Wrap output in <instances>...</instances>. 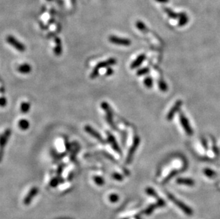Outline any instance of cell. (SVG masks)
<instances>
[{
    "label": "cell",
    "instance_id": "cell-1",
    "mask_svg": "<svg viewBox=\"0 0 220 219\" xmlns=\"http://www.w3.org/2000/svg\"><path fill=\"white\" fill-rule=\"evenodd\" d=\"M116 63H117V60L115 58H111L105 60H103V61L99 62V63L96 66V67L93 68V71H92L90 77H91V78H92V79H94V78H96L98 76H99V70L101 68H109L112 66L115 65Z\"/></svg>",
    "mask_w": 220,
    "mask_h": 219
},
{
    "label": "cell",
    "instance_id": "cell-2",
    "mask_svg": "<svg viewBox=\"0 0 220 219\" xmlns=\"http://www.w3.org/2000/svg\"><path fill=\"white\" fill-rule=\"evenodd\" d=\"M167 196H168V199H170V200L172 201L174 204H175L179 208L181 209L184 214L188 215V216H192V215L193 214V211H192V210L190 208V207H188L185 204V203H184L182 201H180L179 199L175 198V197H174V196L172 194V193L167 192Z\"/></svg>",
    "mask_w": 220,
    "mask_h": 219
},
{
    "label": "cell",
    "instance_id": "cell-3",
    "mask_svg": "<svg viewBox=\"0 0 220 219\" xmlns=\"http://www.w3.org/2000/svg\"><path fill=\"white\" fill-rule=\"evenodd\" d=\"M101 106L105 113V117H106L107 122L108 123V125L111 126V128L112 129H113V130H116V127H115V123L113 122V113L111 107H110L109 104L106 103V102H103V103H101Z\"/></svg>",
    "mask_w": 220,
    "mask_h": 219
},
{
    "label": "cell",
    "instance_id": "cell-4",
    "mask_svg": "<svg viewBox=\"0 0 220 219\" xmlns=\"http://www.w3.org/2000/svg\"><path fill=\"white\" fill-rule=\"evenodd\" d=\"M11 134V130L10 129H7L3 134L0 135V162L2 159L4 155V150L6 145H7L9 137Z\"/></svg>",
    "mask_w": 220,
    "mask_h": 219
},
{
    "label": "cell",
    "instance_id": "cell-5",
    "mask_svg": "<svg viewBox=\"0 0 220 219\" xmlns=\"http://www.w3.org/2000/svg\"><path fill=\"white\" fill-rule=\"evenodd\" d=\"M140 138H139V137H137V136L135 137L134 140H133V143L132 144V146H131V147L130 148L128 154H127V156L126 158L127 164H130L132 162V160H133V156H134L135 152L137 150V148L138 147L139 144H140Z\"/></svg>",
    "mask_w": 220,
    "mask_h": 219
},
{
    "label": "cell",
    "instance_id": "cell-6",
    "mask_svg": "<svg viewBox=\"0 0 220 219\" xmlns=\"http://www.w3.org/2000/svg\"><path fill=\"white\" fill-rule=\"evenodd\" d=\"M7 42L8 44L13 46L15 49L19 51V52H24L26 50V47L24 45L12 36H8L7 37Z\"/></svg>",
    "mask_w": 220,
    "mask_h": 219
},
{
    "label": "cell",
    "instance_id": "cell-7",
    "mask_svg": "<svg viewBox=\"0 0 220 219\" xmlns=\"http://www.w3.org/2000/svg\"><path fill=\"white\" fill-rule=\"evenodd\" d=\"M84 130H85L86 132H87L88 134H90V135L93 137L95 138L96 140H97L99 142H101V143L105 144V141L104 140V139L103 137H102V136L100 134V133L98 132V131H96L95 129L92 128L91 126H90V125H86V126L84 127Z\"/></svg>",
    "mask_w": 220,
    "mask_h": 219
},
{
    "label": "cell",
    "instance_id": "cell-8",
    "mask_svg": "<svg viewBox=\"0 0 220 219\" xmlns=\"http://www.w3.org/2000/svg\"><path fill=\"white\" fill-rule=\"evenodd\" d=\"M180 123L182 125V128L185 131L186 134L189 136H192L193 134V130L190 126L189 120H187V118L184 116V115L183 113H180Z\"/></svg>",
    "mask_w": 220,
    "mask_h": 219
},
{
    "label": "cell",
    "instance_id": "cell-9",
    "mask_svg": "<svg viewBox=\"0 0 220 219\" xmlns=\"http://www.w3.org/2000/svg\"><path fill=\"white\" fill-rule=\"evenodd\" d=\"M109 42L111 44L115 45H120V46H130L131 44V42L127 39L121 38L115 36H111L108 38Z\"/></svg>",
    "mask_w": 220,
    "mask_h": 219
},
{
    "label": "cell",
    "instance_id": "cell-10",
    "mask_svg": "<svg viewBox=\"0 0 220 219\" xmlns=\"http://www.w3.org/2000/svg\"><path fill=\"white\" fill-rule=\"evenodd\" d=\"M107 137H108V143L111 144V147L113 148V150L115 152H116L117 153H118L120 154H122V151L121 150V147H120L118 144L116 140H115V137H114L113 134H111V132H107Z\"/></svg>",
    "mask_w": 220,
    "mask_h": 219
},
{
    "label": "cell",
    "instance_id": "cell-11",
    "mask_svg": "<svg viewBox=\"0 0 220 219\" xmlns=\"http://www.w3.org/2000/svg\"><path fill=\"white\" fill-rule=\"evenodd\" d=\"M182 105V100H179L177 101L176 103H174L173 107L171 108L170 112L168 113V115H167V120H168V121L172 120V118H173L174 116V115H175L176 113L178 112L179 110H180V107H181Z\"/></svg>",
    "mask_w": 220,
    "mask_h": 219
},
{
    "label": "cell",
    "instance_id": "cell-12",
    "mask_svg": "<svg viewBox=\"0 0 220 219\" xmlns=\"http://www.w3.org/2000/svg\"><path fill=\"white\" fill-rule=\"evenodd\" d=\"M38 193V189L36 187H33L32 189H31L30 191H29L28 194L26 197H25L24 200V205H29L30 204V203L32 201L33 198H34L36 196V195Z\"/></svg>",
    "mask_w": 220,
    "mask_h": 219
},
{
    "label": "cell",
    "instance_id": "cell-13",
    "mask_svg": "<svg viewBox=\"0 0 220 219\" xmlns=\"http://www.w3.org/2000/svg\"><path fill=\"white\" fill-rule=\"evenodd\" d=\"M176 182L180 185H185L188 187H192L194 185V181L188 178H179L176 180Z\"/></svg>",
    "mask_w": 220,
    "mask_h": 219
},
{
    "label": "cell",
    "instance_id": "cell-14",
    "mask_svg": "<svg viewBox=\"0 0 220 219\" xmlns=\"http://www.w3.org/2000/svg\"><path fill=\"white\" fill-rule=\"evenodd\" d=\"M145 59V54H141L139 56H137V58L132 63V64L130 65L131 69H135V68L139 67V66L142 64V63L144 61Z\"/></svg>",
    "mask_w": 220,
    "mask_h": 219
},
{
    "label": "cell",
    "instance_id": "cell-15",
    "mask_svg": "<svg viewBox=\"0 0 220 219\" xmlns=\"http://www.w3.org/2000/svg\"><path fill=\"white\" fill-rule=\"evenodd\" d=\"M17 70L20 73L22 74H28L31 73V66L29 63H23L21 64L17 68Z\"/></svg>",
    "mask_w": 220,
    "mask_h": 219
},
{
    "label": "cell",
    "instance_id": "cell-16",
    "mask_svg": "<svg viewBox=\"0 0 220 219\" xmlns=\"http://www.w3.org/2000/svg\"><path fill=\"white\" fill-rule=\"evenodd\" d=\"M18 125L19 128H20V130L25 131L27 130L29 128V125H30V124H29V121L26 120V119H21L18 123Z\"/></svg>",
    "mask_w": 220,
    "mask_h": 219
},
{
    "label": "cell",
    "instance_id": "cell-17",
    "mask_svg": "<svg viewBox=\"0 0 220 219\" xmlns=\"http://www.w3.org/2000/svg\"><path fill=\"white\" fill-rule=\"evenodd\" d=\"M179 22L178 24L180 26H183L188 22V17L186 15V14L182 13L180 14V17H179Z\"/></svg>",
    "mask_w": 220,
    "mask_h": 219
},
{
    "label": "cell",
    "instance_id": "cell-18",
    "mask_svg": "<svg viewBox=\"0 0 220 219\" xmlns=\"http://www.w3.org/2000/svg\"><path fill=\"white\" fill-rule=\"evenodd\" d=\"M31 108V105L29 102H23L20 105V111L24 114L29 112Z\"/></svg>",
    "mask_w": 220,
    "mask_h": 219
},
{
    "label": "cell",
    "instance_id": "cell-19",
    "mask_svg": "<svg viewBox=\"0 0 220 219\" xmlns=\"http://www.w3.org/2000/svg\"><path fill=\"white\" fill-rule=\"evenodd\" d=\"M164 10L166 12L167 14H168L169 17H170V18L176 19V18H178V17H180V14H176L172 10H171L170 9H169V8H165Z\"/></svg>",
    "mask_w": 220,
    "mask_h": 219
},
{
    "label": "cell",
    "instance_id": "cell-20",
    "mask_svg": "<svg viewBox=\"0 0 220 219\" xmlns=\"http://www.w3.org/2000/svg\"><path fill=\"white\" fill-rule=\"evenodd\" d=\"M56 46L54 48V54H56V56H60V55L61 54L62 48L59 39H57V42L56 41Z\"/></svg>",
    "mask_w": 220,
    "mask_h": 219
},
{
    "label": "cell",
    "instance_id": "cell-21",
    "mask_svg": "<svg viewBox=\"0 0 220 219\" xmlns=\"http://www.w3.org/2000/svg\"><path fill=\"white\" fill-rule=\"evenodd\" d=\"M145 191H146V193H148V195L154 197V198H156V199H160V197H158V194H157L156 191H155L153 189H152V188H150V187L147 188L146 190H145Z\"/></svg>",
    "mask_w": 220,
    "mask_h": 219
},
{
    "label": "cell",
    "instance_id": "cell-22",
    "mask_svg": "<svg viewBox=\"0 0 220 219\" xmlns=\"http://www.w3.org/2000/svg\"><path fill=\"white\" fill-rule=\"evenodd\" d=\"M157 207H158V204H157V203H156V204L150 205V206L148 207V208L145 209V211H144V214H146V215H150L153 212V211H154L155 209L157 208Z\"/></svg>",
    "mask_w": 220,
    "mask_h": 219
},
{
    "label": "cell",
    "instance_id": "cell-23",
    "mask_svg": "<svg viewBox=\"0 0 220 219\" xmlns=\"http://www.w3.org/2000/svg\"><path fill=\"white\" fill-rule=\"evenodd\" d=\"M204 174L207 176V177L209 178H213L215 177V176H217V173L213 170L210 169H205L204 170Z\"/></svg>",
    "mask_w": 220,
    "mask_h": 219
},
{
    "label": "cell",
    "instance_id": "cell-24",
    "mask_svg": "<svg viewBox=\"0 0 220 219\" xmlns=\"http://www.w3.org/2000/svg\"><path fill=\"white\" fill-rule=\"evenodd\" d=\"M158 86H159V88L160 89V91H162L163 92L167 91L168 89L167 83L164 81H162V80H160V81L158 82Z\"/></svg>",
    "mask_w": 220,
    "mask_h": 219
},
{
    "label": "cell",
    "instance_id": "cell-25",
    "mask_svg": "<svg viewBox=\"0 0 220 219\" xmlns=\"http://www.w3.org/2000/svg\"><path fill=\"white\" fill-rule=\"evenodd\" d=\"M93 180L96 184L99 186H103L104 184V183H105V181H104L103 178L99 177V176H95V177H93Z\"/></svg>",
    "mask_w": 220,
    "mask_h": 219
},
{
    "label": "cell",
    "instance_id": "cell-26",
    "mask_svg": "<svg viewBox=\"0 0 220 219\" xmlns=\"http://www.w3.org/2000/svg\"><path fill=\"white\" fill-rule=\"evenodd\" d=\"M144 84L148 88H151L152 87V84H153L152 79L150 77H147L144 80Z\"/></svg>",
    "mask_w": 220,
    "mask_h": 219
},
{
    "label": "cell",
    "instance_id": "cell-27",
    "mask_svg": "<svg viewBox=\"0 0 220 219\" xmlns=\"http://www.w3.org/2000/svg\"><path fill=\"white\" fill-rule=\"evenodd\" d=\"M149 68H143L142 69H140L137 70V75L138 76H144L145 74H148L149 73Z\"/></svg>",
    "mask_w": 220,
    "mask_h": 219
},
{
    "label": "cell",
    "instance_id": "cell-28",
    "mask_svg": "<svg viewBox=\"0 0 220 219\" xmlns=\"http://www.w3.org/2000/svg\"><path fill=\"white\" fill-rule=\"evenodd\" d=\"M136 26L137 28L141 31H145L147 29L146 26H145V25L144 24V23H143L142 21H137L136 23Z\"/></svg>",
    "mask_w": 220,
    "mask_h": 219
},
{
    "label": "cell",
    "instance_id": "cell-29",
    "mask_svg": "<svg viewBox=\"0 0 220 219\" xmlns=\"http://www.w3.org/2000/svg\"><path fill=\"white\" fill-rule=\"evenodd\" d=\"M109 199L110 201L112 203H116L119 199V196L115 193H113V194H111V196H109Z\"/></svg>",
    "mask_w": 220,
    "mask_h": 219
},
{
    "label": "cell",
    "instance_id": "cell-30",
    "mask_svg": "<svg viewBox=\"0 0 220 219\" xmlns=\"http://www.w3.org/2000/svg\"><path fill=\"white\" fill-rule=\"evenodd\" d=\"M178 170H174V171H172V172H171V173L170 174H169V175L168 176V177H167V178H166V179H165V181H164V183H166V182H168V181H169V180H170V179H172V177H173L174 175H176V174H178Z\"/></svg>",
    "mask_w": 220,
    "mask_h": 219
},
{
    "label": "cell",
    "instance_id": "cell-31",
    "mask_svg": "<svg viewBox=\"0 0 220 219\" xmlns=\"http://www.w3.org/2000/svg\"><path fill=\"white\" fill-rule=\"evenodd\" d=\"M112 177H113L114 179L117 180V181H121L123 180V176H122L121 174H118V173H113V174H112Z\"/></svg>",
    "mask_w": 220,
    "mask_h": 219
},
{
    "label": "cell",
    "instance_id": "cell-32",
    "mask_svg": "<svg viewBox=\"0 0 220 219\" xmlns=\"http://www.w3.org/2000/svg\"><path fill=\"white\" fill-rule=\"evenodd\" d=\"M59 184V178H54L52 180V181L50 182V185L52 186V187H56L57 185Z\"/></svg>",
    "mask_w": 220,
    "mask_h": 219
},
{
    "label": "cell",
    "instance_id": "cell-33",
    "mask_svg": "<svg viewBox=\"0 0 220 219\" xmlns=\"http://www.w3.org/2000/svg\"><path fill=\"white\" fill-rule=\"evenodd\" d=\"M7 99H6V97H0V106L1 107H5L6 105H7Z\"/></svg>",
    "mask_w": 220,
    "mask_h": 219
},
{
    "label": "cell",
    "instance_id": "cell-34",
    "mask_svg": "<svg viewBox=\"0 0 220 219\" xmlns=\"http://www.w3.org/2000/svg\"><path fill=\"white\" fill-rule=\"evenodd\" d=\"M114 73L113 70H112V68L111 67L109 68H107V70H106V73H105V74H106V76H111L112 74H113Z\"/></svg>",
    "mask_w": 220,
    "mask_h": 219
},
{
    "label": "cell",
    "instance_id": "cell-35",
    "mask_svg": "<svg viewBox=\"0 0 220 219\" xmlns=\"http://www.w3.org/2000/svg\"><path fill=\"white\" fill-rule=\"evenodd\" d=\"M63 169H64V166L62 165H60L59 167H58V169H57V174H58V175H60L62 173V171H63Z\"/></svg>",
    "mask_w": 220,
    "mask_h": 219
},
{
    "label": "cell",
    "instance_id": "cell-36",
    "mask_svg": "<svg viewBox=\"0 0 220 219\" xmlns=\"http://www.w3.org/2000/svg\"><path fill=\"white\" fill-rule=\"evenodd\" d=\"M158 2H160V3H168L169 2V0H156Z\"/></svg>",
    "mask_w": 220,
    "mask_h": 219
}]
</instances>
